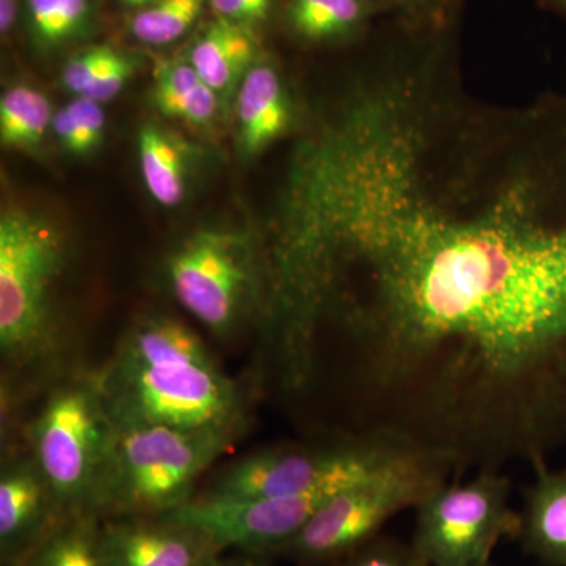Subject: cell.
Wrapping results in <instances>:
<instances>
[{
  "instance_id": "11",
  "label": "cell",
  "mask_w": 566,
  "mask_h": 566,
  "mask_svg": "<svg viewBox=\"0 0 566 566\" xmlns=\"http://www.w3.org/2000/svg\"><path fill=\"white\" fill-rule=\"evenodd\" d=\"M107 566H202L221 551L192 528L161 516L102 517Z\"/></svg>"
},
{
  "instance_id": "27",
  "label": "cell",
  "mask_w": 566,
  "mask_h": 566,
  "mask_svg": "<svg viewBox=\"0 0 566 566\" xmlns=\"http://www.w3.org/2000/svg\"><path fill=\"white\" fill-rule=\"evenodd\" d=\"M134 70H136V61L125 52H120V55L103 71L102 76L96 80L84 98L102 104L111 102L115 96L120 95L132 80Z\"/></svg>"
},
{
  "instance_id": "34",
  "label": "cell",
  "mask_w": 566,
  "mask_h": 566,
  "mask_svg": "<svg viewBox=\"0 0 566 566\" xmlns=\"http://www.w3.org/2000/svg\"><path fill=\"white\" fill-rule=\"evenodd\" d=\"M256 566V565H255Z\"/></svg>"
},
{
  "instance_id": "29",
  "label": "cell",
  "mask_w": 566,
  "mask_h": 566,
  "mask_svg": "<svg viewBox=\"0 0 566 566\" xmlns=\"http://www.w3.org/2000/svg\"><path fill=\"white\" fill-rule=\"evenodd\" d=\"M20 0H0V32L9 35L17 25Z\"/></svg>"
},
{
  "instance_id": "10",
  "label": "cell",
  "mask_w": 566,
  "mask_h": 566,
  "mask_svg": "<svg viewBox=\"0 0 566 566\" xmlns=\"http://www.w3.org/2000/svg\"><path fill=\"white\" fill-rule=\"evenodd\" d=\"M335 491L292 497L199 495L159 516L199 532L221 553L234 547L249 554H281Z\"/></svg>"
},
{
  "instance_id": "12",
  "label": "cell",
  "mask_w": 566,
  "mask_h": 566,
  "mask_svg": "<svg viewBox=\"0 0 566 566\" xmlns=\"http://www.w3.org/2000/svg\"><path fill=\"white\" fill-rule=\"evenodd\" d=\"M61 516L46 480L32 460L3 465L0 475V551L9 564L46 534Z\"/></svg>"
},
{
  "instance_id": "2",
  "label": "cell",
  "mask_w": 566,
  "mask_h": 566,
  "mask_svg": "<svg viewBox=\"0 0 566 566\" xmlns=\"http://www.w3.org/2000/svg\"><path fill=\"white\" fill-rule=\"evenodd\" d=\"M111 419L182 430L241 428L240 392L188 326L167 316L134 324L96 376Z\"/></svg>"
},
{
  "instance_id": "7",
  "label": "cell",
  "mask_w": 566,
  "mask_h": 566,
  "mask_svg": "<svg viewBox=\"0 0 566 566\" xmlns=\"http://www.w3.org/2000/svg\"><path fill=\"white\" fill-rule=\"evenodd\" d=\"M112 423L98 379L77 378L52 390L29 428L32 460L46 480L61 515L91 513Z\"/></svg>"
},
{
  "instance_id": "31",
  "label": "cell",
  "mask_w": 566,
  "mask_h": 566,
  "mask_svg": "<svg viewBox=\"0 0 566 566\" xmlns=\"http://www.w3.org/2000/svg\"><path fill=\"white\" fill-rule=\"evenodd\" d=\"M126 7H132V9H145V7L150 6V3L156 2V0H122Z\"/></svg>"
},
{
  "instance_id": "16",
  "label": "cell",
  "mask_w": 566,
  "mask_h": 566,
  "mask_svg": "<svg viewBox=\"0 0 566 566\" xmlns=\"http://www.w3.org/2000/svg\"><path fill=\"white\" fill-rule=\"evenodd\" d=\"M142 180L156 203L175 208L185 202L189 155L185 144L155 123L142 125L137 136Z\"/></svg>"
},
{
  "instance_id": "5",
  "label": "cell",
  "mask_w": 566,
  "mask_h": 566,
  "mask_svg": "<svg viewBox=\"0 0 566 566\" xmlns=\"http://www.w3.org/2000/svg\"><path fill=\"white\" fill-rule=\"evenodd\" d=\"M66 262L61 230L40 212L0 216V349L14 363L46 356L55 344V289Z\"/></svg>"
},
{
  "instance_id": "26",
  "label": "cell",
  "mask_w": 566,
  "mask_h": 566,
  "mask_svg": "<svg viewBox=\"0 0 566 566\" xmlns=\"http://www.w3.org/2000/svg\"><path fill=\"white\" fill-rule=\"evenodd\" d=\"M207 2L219 20L234 22L253 31L270 20L275 7V0H207Z\"/></svg>"
},
{
  "instance_id": "19",
  "label": "cell",
  "mask_w": 566,
  "mask_h": 566,
  "mask_svg": "<svg viewBox=\"0 0 566 566\" xmlns=\"http://www.w3.org/2000/svg\"><path fill=\"white\" fill-rule=\"evenodd\" d=\"M95 17V0H25V28L41 52L57 51L84 39Z\"/></svg>"
},
{
  "instance_id": "4",
  "label": "cell",
  "mask_w": 566,
  "mask_h": 566,
  "mask_svg": "<svg viewBox=\"0 0 566 566\" xmlns=\"http://www.w3.org/2000/svg\"><path fill=\"white\" fill-rule=\"evenodd\" d=\"M452 453L423 446L331 494L281 556L305 565L335 564L382 534L392 517L446 485Z\"/></svg>"
},
{
  "instance_id": "6",
  "label": "cell",
  "mask_w": 566,
  "mask_h": 566,
  "mask_svg": "<svg viewBox=\"0 0 566 566\" xmlns=\"http://www.w3.org/2000/svg\"><path fill=\"white\" fill-rule=\"evenodd\" d=\"M423 446L411 436L385 428L345 444L263 450L223 469L200 495L292 497L340 490Z\"/></svg>"
},
{
  "instance_id": "32",
  "label": "cell",
  "mask_w": 566,
  "mask_h": 566,
  "mask_svg": "<svg viewBox=\"0 0 566 566\" xmlns=\"http://www.w3.org/2000/svg\"><path fill=\"white\" fill-rule=\"evenodd\" d=\"M547 2L553 3L556 9L564 11L566 13V0H547Z\"/></svg>"
},
{
  "instance_id": "21",
  "label": "cell",
  "mask_w": 566,
  "mask_h": 566,
  "mask_svg": "<svg viewBox=\"0 0 566 566\" xmlns=\"http://www.w3.org/2000/svg\"><path fill=\"white\" fill-rule=\"evenodd\" d=\"M55 111L43 92L18 84L0 96V140L3 147H39L52 126Z\"/></svg>"
},
{
  "instance_id": "18",
  "label": "cell",
  "mask_w": 566,
  "mask_h": 566,
  "mask_svg": "<svg viewBox=\"0 0 566 566\" xmlns=\"http://www.w3.org/2000/svg\"><path fill=\"white\" fill-rule=\"evenodd\" d=\"M151 98L166 117L207 126L218 114L221 96L185 61L161 63L156 69Z\"/></svg>"
},
{
  "instance_id": "25",
  "label": "cell",
  "mask_w": 566,
  "mask_h": 566,
  "mask_svg": "<svg viewBox=\"0 0 566 566\" xmlns=\"http://www.w3.org/2000/svg\"><path fill=\"white\" fill-rule=\"evenodd\" d=\"M122 51L111 44H96L87 50L77 52L65 63L62 70V84L73 96H85L92 85L102 76Z\"/></svg>"
},
{
  "instance_id": "23",
  "label": "cell",
  "mask_w": 566,
  "mask_h": 566,
  "mask_svg": "<svg viewBox=\"0 0 566 566\" xmlns=\"http://www.w3.org/2000/svg\"><path fill=\"white\" fill-rule=\"evenodd\" d=\"M51 129L63 150L76 156L88 155L99 147L106 132L103 104L74 96L69 104L55 111Z\"/></svg>"
},
{
  "instance_id": "20",
  "label": "cell",
  "mask_w": 566,
  "mask_h": 566,
  "mask_svg": "<svg viewBox=\"0 0 566 566\" xmlns=\"http://www.w3.org/2000/svg\"><path fill=\"white\" fill-rule=\"evenodd\" d=\"M370 14L368 0H289L286 20L297 36L314 43L346 39Z\"/></svg>"
},
{
  "instance_id": "3",
  "label": "cell",
  "mask_w": 566,
  "mask_h": 566,
  "mask_svg": "<svg viewBox=\"0 0 566 566\" xmlns=\"http://www.w3.org/2000/svg\"><path fill=\"white\" fill-rule=\"evenodd\" d=\"M112 423L109 450L91 506L99 517L159 516L191 501L197 480L238 433Z\"/></svg>"
},
{
  "instance_id": "8",
  "label": "cell",
  "mask_w": 566,
  "mask_h": 566,
  "mask_svg": "<svg viewBox=\"0 0 566 566\" xmlns=\"http://www.w3.org/2000/svg\"><path fill=\"white\" fill-rule=\"evenodd\" d=\"M167 279L178 303L212 334H232L262 304V259L249 234L203 229L167 259Z\"/></svg>"
},
{
  "instance_id": "24",
  "label": "cell",
  "mask_w": 566,
  "mask_h": 566,
  "mask_svg": "<svg viewBox=\"0 0 566 566\" xmlns=\"http://www.w3.org/2000/svg\"><path fill=\"white\" fill-rule=\"evenodd\" d=\"M334 566H428L411 543L401 542L386 534L375 536L357 547Z\"/></svg>"
},
{
  "instance_id": "28",
  "label": "cell",
  "mask_w": 566,
  "mask_h": 566,
  "mask_svg": "<svg viewBox=\"0 0 566 566\" xmlns=\"http://www.w3.org/2000/svg\"><path fill=\"white\" fill-rule=\"evenodd\" d=\"M385 2L417 21H438L444 7V0H385Z\"/></svg>"
},
{
  "instance_id": "33",
  "label": "cell",
  "mask_w": 566,
  "mask_h": 566,
  "mask_svg": "<svg viewBox=\"0 0 566 566\" xmlns=\"http://www.w3.org/2000/svg\"><path fill=\"white\" fill-rule=\"evenodd\" d=\"M485 566H499V565H495L494 562H491V564H488Z\"/></svg>"
},
{
  "instance_id": "1",
  "label": "cell",
  "mask_w": 566,
  "mask_h": 566,
  "mask_svg": "<svg viewBox=\"0 0 566 566\" xmlns=\"http://www.w3.org/2000/svg\"><path fill=\"white\" fill-rule=\"evenodd\" d=\"M292 212L329 318L394 394L431 360L566 307V93L493 103L460 77L382 88L308 150Z\"/></svg>"
},
{
  "instance_id": "17",
  "label": "cell",
  "mask_w": 566,
  "mask_h": 566,
  "mask_svg": "<svg viewBox=\"0 0 566 566\" xmlns=\"http://www.w3.org/2000/svg\"><path fill=\"white\" fill-rule=\"evenodd\" d=\"M102 517L88 512L66 513L54 521L18 560L17 566H107L99 542Z\"/></svg>"
},
{
  "instance_id": "14",
  "label": "cell",
  "mask_w": 566,
  "mask_h": 566,
  "mask_svg": "<svg viewBox=\"0 0 566 566\" xmlns=\"http://www.w3.org/2000/svg\"><path fill=\"white\" fill-rule=\"evenodd\" d=\"M238 140L244 156H255L281 139L292 125L293 104L281 73L256 62L237 92Z\"/></svg>"
},
{
  "instance_id": "9",
  "label": "cell",
  "mask_w": 566,
  "mask_h": 566,
  "mask_svg": "<svg viewBox=\"0 0 566 566\" xmlns=\"http://www.w3.org/2000/svg\"><path fill=\"white\" fill-rule=\"evenodd\" d=\"M512 482L485 469L469 482H447L416 506L411 545L428 566H485L499 543L516 539L520 510Z\"/></svg>"
},
{
  "instance_id": "30",
  "label": "cell",
  "mask_w": 566,
  "mask_h": 566,
  "mask_svg": "<svg viewBox=\"0 0 566 566\" xmlns=\"http://www.w3.org/2000/svg\"><path fill=\"white\" fill-rule=\"evenodd\" d=\"M202 566H255V564L241 560V558H223L221 554H216V556L208 558Z\"/></svg>"
},
{
  "instance_id": "15",
  "label": "cell",
  "mask_w": 566,
  "mask_h": 566,
  "mask_svg": "<svg viewBox=\"0 0 566 566\" xmlns=\"http://www.w3.org/2000/svg\"><path fill=\"white\" fill-rule=\"evenodd\" d=\"M188 61L212 91L229 96L259 62V40L253 29L216 18L192 44Z\"/></svg>"
},
{
  "instance_id": "22",
  "label": "cell",
  "mask_w": 566,
  "mask_h": 566,
  "mask_svg": "<svg viewBox=\"0 0 566 566\" xmlns=\"http://www.w3.org/2000/svg\"><path fill=\"white\" fill-rule=\"evenodd\" d=\"M207 0H156L134 14V39L150 46H166L180 40L196 24Z\"/></svg>"
},
{
  "instance_id": "13",
  "label": "cell",
  "mask_w": 566,
  "mask_h": 566,
  "mask_svg": "<svg viewBox=\"0 0 566 566\" xmlns=\"http://www.w3.org/2000/svg\"><path fill=\"white\" fill-rule=\"evenodd\" d=\"M535 480L524 488L516 542L545 566H566V469L532 461Z\"/></svg>"
}]
</instances>
